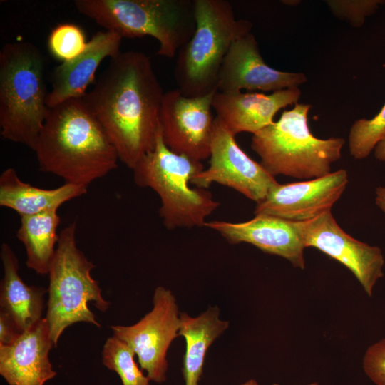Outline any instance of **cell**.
Instances as JSON below:
<instances>
[{
  "mask_svg": "<svg viewBox=\"0 0 385 385\" xmlns=\"http://www.w3.org/2000/svg\"><path fill=\"white\" fill-rule=\"evenodd\" d=\"M374 150L375 158L380 161L385 162V136L376 145Z\"/></svg>",
  "mask_w": 385,
  "mask_h": 385,
  "instance_id": "obj_30",
  "label": "cell"
},
{
  "mask_svg": "<svg viewBox=\"0 0 385 385\" xmlns=\"http://www.w3.org/2000/svg\"><path fill=\"white\" fill-rule=\"evenodd\" d=\"M0 257L4 275L0 284V310L6 312L14 321L18 331L29 329L42 319L44 295L43 287L27 285L19 274L17 257L7 243H2Z\"/></svg>",
  "mask_w": 385,
  "mask_h": 385,
  "instance_id": "obj_19",
  "label": "cell"
},
{
  "mask_svg": "<svg viewBox=\"0 0 385 385\" xmlns=\"http://www.w3.org/2000/svg\"><path fill=\"white\" fill-rule=\"evenodd\" d=\"M300 96L298 88L270 94L216 91L212 105L215 118L235 136L242 132L255 134L271 125L276 113L287 106L297 103Z\"/></svg>",
  "mask_w": 385,
  "mask_h": 385,
  "instance_id": "obj_16",
  "label": "cell"
},
{
  "mask_svg": "<svg viewBox=\"0 0 385 385\" xmlns=\"http://www.w3.org/2000/svg\"><path fill=\"white\" fill-rule=\"evenodd\" d=\"M34 151L41 171L87 188L115 169L119 160L102 125L82 98L49 108Z\"/></svg>",
  "mask_w": 385,
  "mask_h": 385,
  "instance_id": "obj_2",
  "label": "cell"
},
{
  "mask_svg": "<svg viewBox=\"0 0 385 385\" xmlns=\"http://www.w3.org/2000/svg\"><path fill=\"white\" fill-rule=\"evenodd\" d=\"M204 227L216 231L230 244H251L266 253L285 258L295 267L304 268L305 247L293 222L255 215L242 222L207 221Z\"/></svg>",
  "mask_w": 385,
  "mask_h": 385,
  "instance_id": "obj_15",
  "label": "cell"
},
{
  "mask_svg": "<svg viewBox=\"0 0 385 385\" xmlns=\"http://www.w3.org/2000/svg\"><path fill=\"white\" fill-rule=\"evenodd\" d=\"M46 59L33 43L14 41L0 51L1 136L34 150L49 108Z\"/></svg>",
  "mask_w": 385,
  "mask_h": 385,
  "instance_id": "obj_3",
  "label": "cell"
},
{
  "mask_svg": "<svg viewBox=\"0 0 385 385\" xmlns=\"http://www.w3.org/2000/svg\"><path fill=\"white\" fill-rule=\"evenodd\" d=\"M241 385H259L258 383L254 379H250ZM272 385H279V384H273Z\"/></svg>",
  "mask_w": 385,
  "mask_h": 385,
  "instance_id": "obj_31",
  "label": "cell"
},
{
  "mask_svg": "<svg viewBox=\"0 0 385 385\" xmlns=\"http://www.w3.org/2000/svg\"><path fill=\"white\" fill-rule=\"evenodd\" d=\"M375 194L376 205L385 213V187L376 188Z\"/></svg>",
  "mask_w": 385,
  "mask_h": 385,
  "instance_id": "obj_29",
  "label": "cell"
},
{
  "mask_svg": "<svg viewBox=\"0 0 385 385\" xmlns=\"http://www.w3.org/2000/svg\"><path fill=\"white\" fill-rule=\"evenodd\" d=\"M79 13L122 38L149 36L159 44L158 54L174 58L193 35L194 0H76Z\"/></svg>",
  "mask_w": 385,
  "mask_h": 385,
  "instance_id": "obj_7",
  "label": "cell"
},
{
  "mask_svg": "<svg viewBox=\"0 0 385 385\" xmlns=\"http://www.w3.org/2000/svg\"><path fill=\"white\" fill-rule=\"evenodd\" d=\"M382 0H328L325 1L331 12L337 18L361 27L366 19L384 4Z\"/></svg>",
  "mask_w": 385,
  "mask_h": 385,
  "instance_id": "obj_26",
  "label": "cell"
},
{
  "mask_svg": "<svg viewBox=\"0 0 385 385\" xmlns=\"http://www.w3.org/2000/svg\"><path fill=\"white\" fill-rule=\"evenodd\" d=\"M180 312L170 289L158 287L153 297V308L137 323L130 326L112 325L113 336L128 344L138 356L141 369L155 383L166 379V355L178 337Z\"/></svg>",
  "mask_w": 385,
  "mask_h": 385,
  "instance_id": "obj_9",
  "label": "cell"
},
{
  "mask_svg": "<svg viewBox=\"0 0 385 385\" xmlns=\"http://www.w3.org/2000/svg\"><path fill=\"white\" fill-rule=\"evenodd\" d=\"M215 92L197 97L186 96L178 88L164 93L159 123L163 140L171 151L200 162L210 158Z\"/></svg>",
  "mask_w": 385,
  "mask_h": 385,
  "instance_id": "obj_10",
  "label": "cell"
},
{
  "mask_svg": "<svg viewBox=\"0 0 385 385\" xmlns=\"http://www.w3.org/2000/svg\"><path fill=\"white\" fill-rule=\"evenodd\" d=\"M87 187L65 183L53 189H43L23 182L15 169L8 168L0 175V205L20 217L58 210L65 202L83 195Z\"/></svg>",
  "mask_w": 385,
  "mask_h": 385,
  "instance_id": "obj_20",
  "label": "cell"
},
{
  "mask_svg": "<svg viewBox=\"0 0 385 385\" xmlns=\"http://www.w3.org/2000/svg\"><path fill=\"white\" fill-rule=\"evenodd\" d=\"M307 80L303 73L279 71L267 65L260 54L255 36L250 33L237 39L231 46L219 73L217 91L274 92L298 88Z\"/></svg>",
  "mask_w": 385,
  "mask_h": 385,
  "instance_id": "obj_14",
  "label": "cell"
},
{
  "mask_svg": "<svg viewBox=\"0 0 385 385\" xmlns=\"http://www.w3.org/2000/svg\"><path fill=\"white\" fill-rule=\"evenodd\" d=\"M164 93L150 58L129 51L110 58L82 98L106 133L118 159L131 170L155 146Z\"/></svg>",
  "mask_w": 385,
  "mask_h": 385,
  "instance_id": "obj_1",
  "label": "cell"
},
{
  "mask_svg": "<svg viewBox=\"0 0 385 385\" xmlns=\"http://www.w3.org/2000/svg\"><path fill=\"white\" fill-rule=\"evenodd\" d=\"M73 222L59 234L54 258L48 272V299L46 319L55 346L63 331L76 322L101 327L88 303L106 312L110 303L103 299L98 283L91 274L95 265L79 250Z\"/></svg>",
  "mask_w": 385,
  "mask_h": 385,
  "instance_id": "obj_8",
  "label": "cell"
},
{
  "mask_svg": "<svg viewBox=\"0 0 385 385\" xmlns=\"http://www.w3.org/2000/svg\"><path fill=\"white\" fill-rule=\"evenodd\" d=\"M135 355L128 344L113 336L103 345L102 361L106 368L119 376L123 385H150V379L135 363Z\"/></svg>",
  "mask_w": 385,
  "mask_h": 385,
  "instance_id": "obj_23",
  "label": "cell"
},
{
  "mask_svg": "<svg viewBox=\"0 0 385 385\" xmlns=\"http://www.w3.org/2000/svg\"><path fill=\"white\" fill-rule=\"evenodd\" d=\"M305 247H313L347 267L368 296L384 276L381 250L356 240L338 225L331 210L304 222H294Z\"/></svg>",
  "mask_w": 385,
  "mask_h": 385,
  "instance_id": "obj_12",
  "label": "cell"
},
{
  "mask_svg": "<svg viewBox=\"0 0 385 385\" xmlns=\"http://www.w3.org/2000/svg\"><path fill=\"white\" fill-rule=\"evenodd\" d=\"M203 169L201 162L171 151L160 130L155 148L132 170L137 185L158 194L159 215L168 230H175L204 227L207 218L220 206L208 189L191 186L193 177Z\"/></svg>",
  "mask_w": 385,
  "mask_h": 385,
  "instance_id": "obj_5",
  "label": "cell"
},
{
  "mask_svg": "<svg viewBox=\"0 0 385 385\" xmlns=\"http://www.w3.org/2000/svg\"><path fill=\"white\" fill-rule=\"evenodd\" d=\"M196 27L178 51L174 68L178 89L189 97L217 91L223 61L232 43L251 33L252 23L235 18L226 0H194Z\"/></svg>",
  "mask_w": 385,
  "mask_h": 385,
  "instance_id": "obj_4",
  "label": "cell"
},
{
  "mask_svg": "<svg viewBox=\"0 0 385 385\" xmlns=\"http://www.w3.org/2000/svg\"><path fill=\"white\" fill-rule=\"evenodd\" d=\"M228 327L229 322L220 318L217 306L208 307L197 317L180 312L178 335L185 341L183 367L185 385H198L208 349Z\"/></svg>",
  "mask_w": 385,
  "mask_h": 385,
  "instance_id": "obj_21",
  "label": "cell"
},
{
  "mask_svg": "<svg viewBox=\"0 0 385 385\" xmlns=\"http://www.w3.org/2000/svg\"><path fill=\"white\" fill-rule=\"evenodd\" d=\"M385 136V104L372 118H360L351 125L349 135L351 155L357 160L367 158Z\"/></svg>",
  "mask_w": 385,
  "mask_h": 385,
  "instance_id": "obj_24",
  "label": "cell"
},
{
  "mask_svg": "<svg viewBox=\"0 0 385 385\" xmlns=\"http://www.w3.org/2000/svg\"><path fill=\"white\" fill-rule=\"evenodd\" d=\"M46 318L8 345H0V374L9 385H44L56 372L49 359L53 346Z\"/></svg>",
  "mask_w": 385,
  "mask_h": 385,
  "instance_id": "obj_17",
  "label": "cell"
},
{
  "mask_svg": "<svg viewBox=\"0 0 385 385\" xmlns=\"http://www.w3.org/2000/svg\"><path fill=\"white\" fill-rule=\"evenodd\" d=\"M61 218L57 210L21 216L17 238L26 253V265L38 274H48L54 258Z\"/></svg>",
  "mask_w": 385,
  "mask_h": 385,
  "instance_id": "obj_22",
  "label": "cell"
},
{
  "mask_svg": "<svg viewBox=\"0 0 385 385\" xmlns=\"http://www.w3.org/2000/svg\"><path fill=\"white\" fill-rule=\"evenodd\" d=\"M235 137L215 118L210 165L195 175L191 184L207 189L219 183L258 203L279 183L241 149Z\"/></svg>",
  "mask_w": 385,
  "mask_h": 385,
  "instance_id": "obj_11",
  "label": "cell"
},
{
  "mask_svg": "<svg viewBox=\"0 0 385 385\" xmlns=\"http://www.w3.org/2000/svg\"><path fill=\"white\" fill-rule=\"evenodd\" d=\"M122 38L114 31H98L88 41L82 53L56 66L51 75V90L46 101L48 107L52 108L68 99L82 98L93 81L101 63L120 52Z\"/></svg>",
  "mask_w": 385,
  "mask_h": 385,
  "instance_id": "obj_18",
  "label": "cell"
},
{
  "mask_svg": "<svg viewBox=\"0 0 385 385\" xmlns=\"http://www.w3.org/2000/svg\"><path fill=\"white\" fill-rule=\"evenodd\" d=\"M11 317L0 310V345H8L14 342L21 334Z\"/></svg>",
  "mask_w": 385,
  "mask_h": 385,
  "instance_id": "obj_28",
  "label": "cell"
},
{
  "mask_svg": "<svg viewBox=\"0 0 385 385\" xmlns=\"http://www.w3.org/2000/svg\"><path fill=\"white\" fill-rule=\"evenodd\" d=\"M306 385H319L317 382H313V383H310L309 384H306Z\"/></svg>",
  "mask_w": 385,
  "mask_h": 385,
  "instance_id": "obj_32",
  "label": "cell"
},
{
  "mask_svg": "<svg viewBox=\"0 0 385 385\" xmlns=\"http://www.w3.org/2000/svg\"><path fill=\"white\" fill-rule=\"evenodd\" d=\"M87 43L84 31L73 24L57 25L48 38L50 53L61 63L78 56L85 50Z\"/></svg>",
  "mask_w": 385,
  "mask_h": 385,
  "instance_id": "obj_25",
  "label": "cell"
},
{
  "mask_svg": "<svg viewBox=\"0 0 385 385\" xmlns=\"http://www.w3.org/2000/svg\"><path fill=\"white\" fill-rule=\"evenodd\" d=\"M311 105L296 103L279 119L253 134L252 149L272 176L282 175L311 180L332 173V164L341 158L342 138H316L308 125Z\"/></svg>",
  "mask_w": 385,
  "mask_h": 385,
  "instance_id": "obj_6",
  "label": "cell"
},
{
  "mask_svg": "<svg viewBox=\"0 0 385 385\" xmlns=\"http://www.w3.org/2000/svg\"><path fill=\"white\" fill-rule=\"evenodd\" d=\"M347 171L339 169L327 175L305 181L278 183L261 202L255 215H267L299 222L327 210L340 198L348 183Z\"/></svg>",
  "mask_w": 385,
  "mask_h": 385,
  "instance_id": "obj_13",
  "label": "cell"
},
{
  "mask_svg": "<svg viewBox=\"0 0 385 385\" xmlns=\"http://www.w3.org/2000/svg\"><path fill=\"white\" fill-rule=\"evenodd\" d=\"M363 368L376 385H385V339L375 342L366 349Z\"/></svg>",
  "mask_w": 385,
  "mask_h": 385,
  "instance_id": "obj_27",
  "label": "cell"
}]
</instances>
